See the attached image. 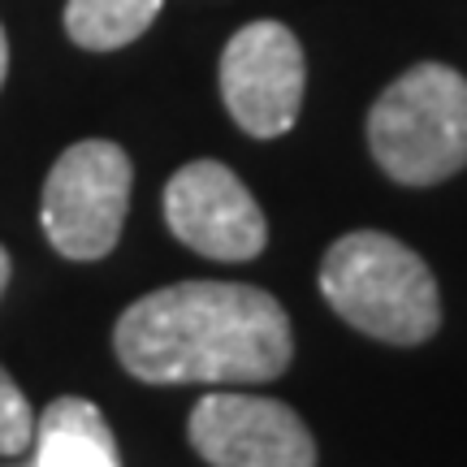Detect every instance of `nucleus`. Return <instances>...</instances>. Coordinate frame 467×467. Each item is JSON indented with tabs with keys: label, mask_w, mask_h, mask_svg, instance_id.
<instances>
[{
	"label": "nucleus",
	"mask_w": 467,
	"mask_h": 467,
	"mask_svg": "<svg viewBox=\"0 0 467 467\" xmlns=\"http://www.w3.org/2000/svg\"><path fill=\"white\" fill-rule=\"evenodd\" d=\"M186 433L213 467H317V441L299 411L260 394H203Z\"/></svg>",
	"instance_id": "nucleus-6"
},
{
	"label": "nucleus",
	"mask_w": 467,
	"mask_h": 467,
	"mask_svg": "<svg viewBox=\"0 0 467 467\" xmlns=\"http://www.w3.org/2000/svg\"><path fill=\"white\" fill-rule=\"evenodd\" d=\"M31 467H121L113 429L96 402L57 399L35 420Z\"/></svg>",
	"instance_id": "nucleus-8"
},
{
	"label": "nucleus",
	"mask_w": 467,
	"mask_h": 467,
	"mask_svg": "<svg viewBox=\"0 0 467 467\" xmlns=\"http://www.w3.org/2000/svg\"><path fill=\"white\" fill-rule=\"evenodd\" d=\"M307 61L282 22H251L221 52V100L251 139H277L299 121Z\"/></svg>",
	"instance_id": "nucleus-5"
},
{
	"label": "nucleus",
	"mask_w": 467,
	"mask_h": 467,
	"mask_svg": "<svg viewBox=\"0 0 467 467\" xmlns=\"http://www.w3.org/2000/svg\"><path fill=\"white\" fill-rule=\"evenodd\" d=\"M320 295L350 329L420 347L441 329V295L416 251L377 230L342 234L320 260Z\"/></svg>",
	"instance_id": "nucleus-2"
},
{
	"label": "nucleus",
	"mask_w": 467,
	"mask_h": 467,
	"mask_svg": "<svg viewBox=\"0 0 467 467\" xmlns=\"http://www.w3.org/2000/svg\"><path fill=\"white\" fill-rule=\"evenodd\" d=\"M31 437H35L31 402L17 389L14 377L0 368V454L9 459V454L31 451Z\"/></svg>",
	"instance_id": "nucleus-10"
},
{
	"label": "nucleus",
	"mask_w": 467,
	"mask_h": 467,
	"mask_svg": "<svg viewBox=\"0 0 467 467\" xmlns=\"http://www.w3.org/2000/svg\"><path fill=\"white\" fill-rule=\"evenodd\" d=\"M165 0H66V31L87 52H113L148 31Z\"/></svg>",
	"instance_id": "nucleus-9"
},
{
	"label": "nucleus",
	"mask_w": 467,
	"mask_h": 467,
	"mask_svg": "<svg viewBox=\"0 0 467 467\" xmlns=\"http://www.w3.org/2000/svg\"><path fill=\"white\" fill-rule=\"evenodd\" d=\"M113 350L148 385H260L290 368L295 334L260 285L178 282L121 312Z\"/></svg>",
	"instance_id": "nucleus-1"
},
{
	"label": "nucleus",
	"mask_w": 467,
	"mask_h": 467,
	"mask_svg": "<svg viewBox=\"0 0 467 467\" xmlns=\"http://www.w3.org/2000/svg\"><path fill=\"white\" fill-rule=\"evenodd\" d=\"M165 221L178 243L225 265L255 260L268 243V225L255 195L221 161H191L169 178Z\"/></svg>",
	"instance_id": "nucleus-7"
},
{
	"label": "nucleus",
	"mask_w": 467,
	"mask_h": 467,
	"mask_svg": "<svg viewBox=\"0 0 467 467\" xmlns=\"http://www.w3.org/2000/svg\"><path fill=\"white\" fill-rule=\"evenodd\" d=\"M372 161L402 186H437L467 169V78L451 66H411L368 113Z\"/></svg>",
	"instance_id": "nucleus-3"
},
{
	"label": "nucleus",
	"mask_w": 467,
	"mask_h": 467,
	"mask_svg": "<svg viewBox=\"0 0 467 467\" xmlns=\"http://www.w3.org/2000/svg\"><path fill=\"white\" fill-rule=\"evenodd\" d=\"M5 285H9V251L0 247V295H5Z\"/></svg>",
	"instance_id": "nucleus-12"
},
{
	"label": "nucleus",
	"mask_w": 467,
	"mask_h": 467,
	"mask_svg": "<svg viewBox=\"0 0 467 467\" xmlns=\"http://www.w3.org/2000/svg\"><path fill=\"white\" fill-rule=\"evenodd\" d=\"M5 74H9V39H5V26H0V87H5Z\"/></svg>",
	"instance_id": "nucleus-11"
},
{
	"label": "nucleus",
	"mask_w": 467,
	"mask_h": 467,
	"mask_svg": "<svg viewBox=\"0 0 467 467\" xmlns=\"http://www.w3.org/2000/svg\"><path fill=\"white\" fill-rule=\"evenodd\" d=\"M134 165L109 139H83L57 156L44 182V234L66 260H104L121 238Z\"/></svg>",
	"instance_id": "nucleus-4"
}]
</instances>
